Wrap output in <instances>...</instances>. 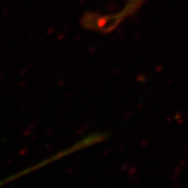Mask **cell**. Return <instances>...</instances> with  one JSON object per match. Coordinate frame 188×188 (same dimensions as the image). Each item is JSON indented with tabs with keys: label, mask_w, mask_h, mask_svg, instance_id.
Listing matches in <instances>:
<instances>
[{
	"label": "cell",
	"mask_w": 188,
	"mask_h": 188,
	"mask_svg": "<svg viewBox=\"0 0 188 188\" xmlns=\"http://www.w3.org/2000/svg\"><path fill=\"white\" fill-rule=\"evenodd\" d=\"M146 1L147 0H128L119 11L110 16L102 17L105 25L109 30L115 29L122 22H124L131 16H133Z\"/></svg>",
	"instance_id": "cell-1"
}]
</instances>
